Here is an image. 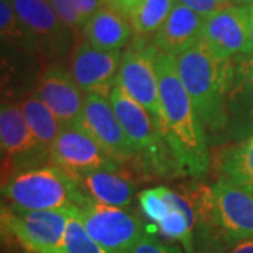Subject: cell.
Listing matches in <instances>:
<instances>
[{"mask_svg":"<svg viewBox=\"0 0 253 253\" xmlns=\"http://www.w3.org/2000/svg\"><path fill=\"white\" fill-rule=\"evenodd\" d=\"M204 17L176 0L162 27L155 34V46L163 54L177 56L203 37Z\"/></svg>","mask_w":253,"mask_h":253,"instance_id":"e0dca14e","label":"cell"},{"mask_svg":"<svg viewBox=\"0 0 253 253\" xmlns=\"http://www.w3.org/2000/svg\"><path fill=\"white\" fill-rule=\"evenodd\" d=\"M159 49L148 44L144 37H136L121 56L118 84L142 107L148 110L159 128L162 121L156 56Z\"/></svg>","mask_w":253,"mask_h":253,"instance_id":"ba28073f","label":"cell"},{"mask_svg":"<svg viewBox=\"0 0 253 253\" xmlns=\"http://www.w3.org/2000/svg\"><path fill=\"white\" fill-rule=\"evenodd\" d=\"M109 100L135 151L138 166L152 174H166L170 169L174 170L166 142L148 110L126 93L118 83Z\"/></svg>","mask_w":253,"mask_h":253,"instance_id":"5b68a950","label":"cell"},{"mask_svg":"<svg viewBox=\"0 0 253 253\" xmlns=\"http://www.w3.org/2000/svg\"><path fill=\"white\" fill-rule=\"evenodd\" d=\"M253 135V54L234 58V75L226 97V128L229 141L242 142Z\"/></svg>","mask_w":253,"mask_h":253,"instance_id":"2e32d148","label":"cell"},{"mask_svg":"<svg viewBox=\"0 0 253 253\" xmlns=\"http://www.w3.org/2000/svg\"><path fill=\"white\" fill-rule=\"evenodd\" d=\"M134 34L126 16L110 4H104L82 28V37L101 51H121Z\"/></svg>","mask_w":253,"mask_h":253,"instance_id":"d6986e66","label":"cell"},{"mask_svg":"<svg viewBox=\"0 0 253 253\" xmlns=\"http://www.w3.org/2000/svg\"><path fill=\"white\" fill-rule=\"evenodd\" d=\"M63 253H109L100 244H97L76 215V211L68 219L65 238H63Z\"/></svg>","mask_w":253,"mask_h":253,"instance_id":"cb8c5ba5","label":"cell"},{"mask_svg":"<svg viewBox=\"0 0 253 253\" xmlns=\"http://www.w3.org/2000/svg\"><path fill=\"white\" fill-rule=\"evenodd\" d=\"M6 206L26 211L75 210L89 199L72 174L51 163L13 176L1 184Z\"/></svg>","mask_w":253,"mask_h":253,"instance_id":"3957f363","label":"cell"},{"mask_svg":"<svg viewBox=\"0 0 253 253\" xmlns=\"http://www.w3.org/2000/svg\"><path fill=\"white\" fill-rule=\"evenodd\" d=\"M199 219L217 228L228 244L253 238V194L224 177L201 187L191 199Z\"/></svg>","mask_w":253,"mask_h":253,"instance_id":"277c9868","label":"cell"},{"mask_svg":"<svg viewBox=\"0 0 253 253\" xmlns=\"http://www.w3.org/2000/svg\"><path fill=\"white\" fill-rule=\"evenodd\" d=\"M226 253H253V238L231 244L228 246Z\"/></svg>","mask_w":253,"mask_h":253,"instance_id":"1f68e13d","label":"cell"},{"mask_svg":"<svg viewBox=\"0 0 253 253\" xmlns=\"http://www.w3.org/2000/svg\"><path fill=\"white\" fill-rule=\"evenodd\" d=\"M86 231L109 253H131L144 236L141 219L120 207L89 200L76 210Z\"/></svg>","mask_w":253,"mask_h":253,"instance_id":"9c48e42d","label":"cell"},{"mask_svg":"<svg viewBox=\"0 0 253 253\" xmlns=\"http://www.w3.org/2000/svg\"><path fill=\"white\" fill-rule=\"evenodd\" d=\"M179 3L187 6L189 9L196 11L201 17H208L210 14H212L214 11L219 9L215 0H177Z\"/></svg>","mask_w":253,"mask_h":253,"instance_id":"f546056e","label":"cell"},{"mask_svg":"<svg viewBox=\"0 0 253 253\" xmlns=\"http://www.w3.org/2000/svg\"><path fill=\"white\" fill-rule=\"evenodd\" d=\"M131 253H183L173 245L165 244L154 235H144Z\"/></svg>","mask_w":253,"mask_h":253,"instance_id":"83f0119b","label":"cell"},{"mask_svg":"<svg viewBox=\"0 0 253 253\" xmlns=\"http://www.w3.org/2000/svg\"><path fill=\"white\" fill-rule=\"evenodd\" d=\"M228 246L229 244L215 226L207 221L199 219L191 253H226Z\"/></svg>","mask_w":253,"mask_h":253,"instance_id":"d4e9b609","label":"cell"},{"mask_svg":"<svg viewBox=\"0 0 253 253\" xmlns=\"http://www.w3.org/2000/svg\"><path fill=\"white\" fill-rule=\"evenodd\" d=\"M203 38L219 58L253 54L249 10L239 4L219 7L204 18Z\"/></svg>","mask_w":253,"mask_h":253,"instance_id":"4fadbf2b","label":"cell"},{"mask_svg":"<svg viewBox=\"0 0 253 253\" xmlns=\"http://www.w3.org/2000/svg\"><path fill=\"white\" fill-rule=\"evenodd\" d=\"M18 109L37 141L51 152V148L63 126L55 114L36 94L26 96L18 101Z\"/></svg>","mask_w":253,"mask_h":253,"instance_id":"ffe728a7","label":"cell"},{"mask_svg":"<svg viewBox=\"0 0 253 253\" xmlns=\"http://www.w3.org/2000/svg\"><path fill=\"white\" fill-rule=\"evenodd\" d=\"M18 20L40 42L44 62L59 63L71 48L72 31L65 27L48 0H9Z\"/></svg>","mask_w":253,"mask_h":253,"instance_id":"7c38bea8","label":"cell"},{"mask_svg":"<svg viewBox=\"0 0 253 253\" xmlns=\"http://www.w3.org/2000/svg\"><path fill=\"white\" fill-rule=\"evenodd\" d=\"M176 0H141L128 13V21L136 37L156 34L168 18Z\"/></svg>","mask_w":253,"mask_h":253,"instance_id":"603a6c76","label":"cell"},{"mask_svg":"<svg viewBox=\"0 0 253 253\" xmlns=\"http://www.w3.org/2000/svg\"><path fill=\"white\" fill-rule=\"evenodd\" d=\"M106 1H107V4L117 9L124 16H128V13L134 9L141 0H106Z\"/></svg>","mask_w":253,"mask_h":253,"instance_id":"4dcf8cb0","label":"cell"},{"mask_svg":"<svg viewBox=\"0 0 253 253\" xmlns=\"http://www.w3.org/2000/svg\"><path fill=\"white\" fill-rule=\"evenodd\" d=\"M48 1L65 27L69 28L72 33H76V30L83 28V23L76 11L73 0H48Z\"/></svg>","mask_w":253,"mask_h":253,"instance_id":"4316f807","label":"cell"},{"mask_svg":"<svg viewBox=\"0 0 253 253\" xmlns=\"http://www.w3.org/2000/svg\"><path fill=\"white\" fill-rule=\"evenodd\" d=\"M51 163L72 176L93 170H120V165L76 126L61 129L51 148Z\"/></svg>","mask_w":253,"mask_h":253,"instance_id":"5bb4252c","label":"cell"},{"mask_svg":"<svg viewBox=\"0 0 253 253\" xmlns=\"http://www.w3.org/2000/svg\"><path fill=\"white\" fill-rule=\"evenodd\" d=\"M1 184L18 173L46 166L51 152L33 135L17 104L3 101L0 109Z\"/></svg>","mask_w":253,"mask_h":253,"instance_id":"52a82bcc","label":"cell"},{"mask_svg":"<svg viewBox=\"0 0 253 253\" xmlns=\"http://www.w3.org/2000/svg\"><path fill=\"white\" fill-rule=\"evenodd\" d=\"M75 210L26 211L1 206V232L30 253H63L68 219Z\"/></svg>","mask_w":253,"mask_h":253,"instance_id":"8992f818","label":"cell"},{"mask_svg":"<svg viewBox=\"0 0 253 253\" xmlns=\"http://www.w3.org/2000/svg\"><path fill=\"white\" fill-rule=\"evenodd\" d=\"M73 4L76 7V11L81 17L82 23H84L104 4H107L106 0H73Z\"/></svg>","mask_w":253,"mask_h":253,"instance_id":"f1b7e54d","label":"cell"},{"mask_svg":"<svg viewBox=\"0 0 253 253\" xmlns=\"http://www.w3.org/2000/svg\"><path fill=\"white\" fill-rule=\"evenodd\" d=\"M139 206L145 215L156 224H159L170 211V207L168 201L163 199L159 187L144 190L139 194Z\"/></svg>","mask_w":253,"mask_h":253,"instance_id":"484cf974","label":"cell"},{"mask_svg":"<svg viewBox=\"0 0 253 253\" xmlns=\"http://www.w3.org/2000/svg\"><path fill=\"white\" fill-rule=\"evenodd\" d=\"M176 69L206 129L224 135L226 97L234 75V59L219 58L201 37L174 56Z\"/></svg>","mask_w":253,"mask_h":253,"instance_id":"7a4b0ae2","label":"cell"},{"mask_svg":"<svg viewBox=\"0 0 253 253\" xmlns=\"http://www.w3.org/2000/svg\"><path fill=\"white\" fill-rule=\"evenodd\" d=\"M249 10V21H251V34H252V41H253V7Z\"/></svg>","mask_w":253,"mask_h":253,"instance_id":"e575fe53","label":"cell"},{"mask_svg":"<svg viewBox=\"0 0 253 253\" xmlns=\"http://www.w3.org/2000/svg\"><path fill=\"white\" fill-rule=\"evenodd\" d=\"M83 113L76 126L86 131L118 165H136L135 151L107 97L84 94Z\"/></svg>","mask_w":253,"mask_h":253,"instance_id":"30bf717a","label":"cell"},{"mask_svg":"<svg viewBox=\"0 0 253 253\" xmlns=\"http://www.w3.org/2000/svg\"><path fill=\"white\" fill-rule=\"evenodd\" d=\"M0 33L3 44L14 46L28 55H40L44 61L38 40L18 20L9 0H0Z\"/></svg>","mask_w":253,"mask_h":253,"instance_id":"7402d4cb","label":"cell"},{"mask_svg":"<svg viewBox=\"0 0 253 253\" xmlns=\"http://www.w3.org/2000/svg\"><path fill=\"white\" fill-rule=\"evenodd\" d=\"M73 177L87 199L104 206L126 207L135 194L132 179L121 170H93Z\"/></svg>","mask_w":253,"mask_h":253,"instance_id":"ac0fdd59","label":"cell"},{"mask_svg":"<svg viewBox=\"0 0 253 253\" xmlns=\"http://www.w3.org/2000/svg\"><path fill=\"white\" fill-rule=\"evenodd\" d=\"M34 94L54 113L62 126H73L79 123L86 96H83L71 72L59 63L44 66Z\"/></svg>","mask_w":253,"mask_h":253,"instance_id":"9a60e30c","label":"cell"},{"mask_svg":"<svg viewBox=\"0 0 253 253\" xmlns=\"http://www.w3.org/2000/svg\"><path fill=\"white\" fill-rule=\"evenodd\" d=\"M221 173V177L253 194V135L222 156Z\"/></svg>","mask_w":253,"mask_h":253,"instance_id":"44dd1931","label":"cell"},{"mask_svg":"<svg viewBox=\"0 0 253 253\" xmlns=\"http://www.w3.org/2000/svg\"><path fill=\"white\" fill-rule=\"evenodd\" d=\"M156 72L162 113L159 131L169 149L174 172L193 177L203 176L210 166L207 129L179 78L174 56L159 51Z\"/></svg>","mask_w":253,"mask_h":253,"instance_id":"6da1fadb","label":"cell"},{"mask_svg":"<svg viewBox=\"0 0 253 253\" xmlns=\"http://www.w3.org/2000/svg\"><path fill=\"white\" fill-rule=\"evenodd\" d=\"M235 1L239 6H244V7H248V9L253 7V0H235Z\"/></svg>","mask_w":253,"mask_h":253,"instance_id":"d6a6232c","label":"cell"},{"mask_svg":"<svg viewBox=\"0 0 253 253\" xmlns=\"http://www.w3.org/2000/svg\"><path fill=\"white\" fill-rule=\"evenodd\" d=\"M215 1H217V4L219 7H225V6L232 4V1H235V0H215Z\"/></svg>","mask_w":253,"mask_h":253,"instance_id":"836d02e7","label":"cell"},{"mask_svg":"<svg viewBox=\"0 0 253 253\" xmlns=\"http://www.w3.org/2000/svg\"><path fill=\"white\" fill-rule=\"evenodd\" d=\"M121 56L120 51H101L84 38H78L71 52L69 72L84 94L109 99L118 83Z\"/></svg>","mask_w":253,"mask_h":253,"instance_id":"8fae6325","label":"cell"}]
</instances>
